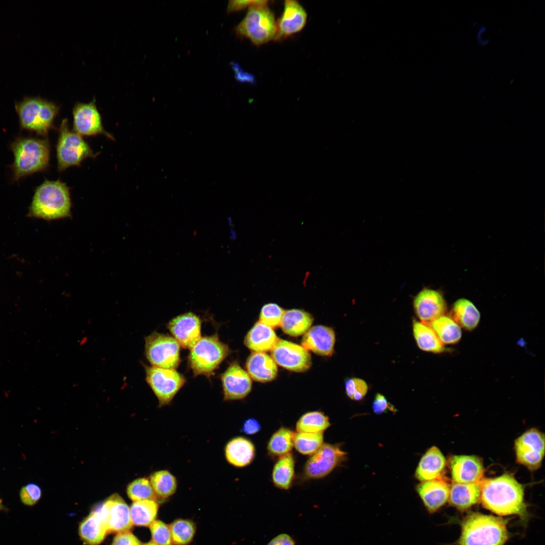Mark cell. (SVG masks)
Returning a JSON list of instances; mask_svg holds the SVG:
<instances>
[{"mask_svg":"<svg viewBox=\"0 0 545 545\" xmlns=\"http://www.w3.org/2000/svg\"><path fill=\"white\" fill-rule=\"evenodd\" d=\"M452 316L460 326L471 331L478 325L480 314L472 302L462 298L457 300L453 304Z\"/></svg>","mask_w":545,"mask_h":545,"instance_id":"obj_31","label":"cell"},{"mask_svg":"<svg viewBox=\"0 0 545 545\" xmlns=\"http://www.w3.org/2000/svg\"><path fill=\"white\" fill-rule=\"evenodd\" d=\"M268 1H231L228 4L227 11L233 12L243 10L253 5H267Z\"/></svg>","mask_w":545,"mask_h":545,"instance_id":"obj_47","label":"cell"},{"mask_svg":"<svg viewBox=\"0 0 545 545\" xmlns=\"http://www.w3.org/2000/svg\"><path fill=\"white\" fill-rule=\"evenodd\" d=\"M450 487L442 477L422 481L418 484L416 490L423 504L429 513H434L448 501Z\"/></svg>","mask_w":545,"mask_h":545,"instance_id":"obj_21","label":"cell"},{"mask_svg":"<svg viewBox=\"0 0 545 545\" xmlns=\"http://www.w3.org/2000/svg\"><path fill=\"white\" fill-rule=\"evenodd\" d=\"M112 545H142V543L128 531L118 533L114 537Z\"/></svg>","mask_w":545,"mask_h":545,"instance_id":"obj_46","label":"cell"},{"mask_svg":"<svg viewBox=\"0 0 545 545\" xmlns=\"http://www.w3.org/2000/svg\"><path fill=\"white\" fill-rule=\"evenodd\" d=\"M295 460L292 453L279 458L271 473L272 481L276 487L288 490L291 487L295 477Z\"/></svg>","mask_w":545,"mask_h":545,"instance_id":"obj_30","label":"cell"},{"mask_svg":"<svg viewBox=\"0 0 545 545\" xmlns=\"http://www.w3.org/2000/svg\"><path fill=\"white\" fill-rule=\"evenodd\" d=\"M225 456L227 462L234 467L242 468L250 464L255 456V447L248 439L236 437L226 445Z\"/></svg>","mask_w":545,"mask_h":545,"instance_id":"obj_24","label":"cell"},{"mask_svg":"<svg viewBox=\"0 0 545 545\" xmlns=\"http://www.w3.org/2000/svg\"><path fill=\"white\" fill-rule=\"evenodd\" d=\"M331 426L329 417L318 411L303 414L296 424L297 432L323 433Z\"/></svg>","mask_w":545,"mask_h":545,"instance_id":"obj_36","label":"cell"},{"mask_svg":"<svg viewBox=\"0 0 545 545\" xmlns=\"http://www.w3.org/2000/svg\"><path fill=\"white\" fill-rule=\"evenodd\" d=\"M158 504L154 500H143L134 502L130 508L133 525L149 526L156 517Z\"/></svg>","mask_w":545,"mask_h":545,"instance_id":"obj_33","label":"cell"},{"mask_svg":"<svg viewBox=\"0 0 545 545\" xmlns=\"http://www.w3.org/2000/svg\"><path fill=\"white\" fill-rule=\"evenodd\" d=\"M335 334L328 326L317 325L310 328L303 337L301 345L307 351L321 356H331L334 352Z\"/></svg>","mask_w":545,"mask_h":545,"instance_id":"obj_22","label":"cell"},{"mask_svg":"<svg viewBox=\"0 0 545 545\" xmlns=\"http://www.w3.org/2000/svg\"><path fill=\"white\" fill-rule=\"evenodd\" d=\"M143 545H157V544H156L155 543H154L153 541H150V542H147V543H145V544H144Z\"/></svg>","mask_w":545,"mask_h":545,"instance_id":"obj_50","label":"cell"},{"mask_svg":"<svg viewBox=\"0 0 545 545\" xmlns=\"http://www.w3.org/2000/svg\"><path fill=\"white\" fill-rule=\"evenodd\" d=\"M284 310L276 303H269L262 306L259 315V321L271 327L280 325Z\"/></svg>","mask_w":545,"mask_h":545,"instance_id":"obj_41","label":"cell"},{"mask_svg":"<svg viewBox=\"0 0 545 545\" xmlns=\"http://www.w3.org/2000/svg\"><path fill=\"white\" fill-rule=\"evenodd\" d=\"M346 393L348 397L353 400H362L366 395L368 386L363 379L352 377L346 380L345 384Z\"/></svg>","mask_w":545,"mask_h":545,"instance_id":"obj_43","label":"cell"},{"mask_svg":"<svg viewBox=\"0 0 545 545\" xmlns=\"http://www.w3.org/2000/svg\"><path fill=\"white\" fill-rule=\"evenodd\" d=\"M480 484V500L486 509L501 516L525 517L524 487L513 475L504 473L497 477L481 479Z\"/></svg>","mask_w":545,"mask_h":545,"instance_id":"obj_1","label":"cell"},{"mask_svg":"<svg viewBox=\"0 0 545 545\" xmlns=\"http://www.w3.org/2000/svg\"><path fill=\"white\" fill-rule=\"evenodd\" d=\"M56 150L60 172L70 167L79 166L85 159L97 155L81 135L70 129L67 119H64L60 125Z\"/></svg>","mask_w":545,"mask_h":545,"instance_id":"obj_8","label":"cell"},{"mask_svg":"<svg viewBox=\"0 0 545 545\" xmlns=\"http://www.w3.org/2000/svg\"><path fill=\"white\" fill-rule=\"evenodd\" d=\"M224 399L240 400L246 397L252 388L248 373L237 363H232L221 376Z\"/></svg>","mask_w":545,"mask_h":545,"instance_id":"obj_17","label":"cell"},{"mask_svg":"<svg viewBox=\"0 0 545 545\" xmlns=\"http://www.w3.org/2000/svg\"><path fill=\"white\" fill-rule=\"evenodd\" d=\"M11 149L14 156L12 169L15 181L43 171L49 166L50 147L47 140L20 137L12 143Z\"/></svg>","mask_w":545,"mask_h":545,"instance_id":"obj_3","label":"cell"},{"mask_svg":"<svg viewBox=\"0 0 545 545\" xmlns=\"http://www.w3.org/2000/svg\"><path fill=\"white\" fill-rule=\"evenodd\" d=\"M230 353L228 346L217 336H205L190 349L188 363L195 375H209Z\"/></svg>","mask_w":545,"mask_h":545,"instance_id":"obj_7","label":"cell"},{"mask_svg":"<svg viewBox=\"0 0 545 545\" xmlns=\"http://www.w3.org/2000/svg\"><path fill=\"white\" fill-rule=\"evenodd\" d=\"M15 107L21 128L42 136H46L53 128V122L60 110L55 103L39 96H25L16 102Z\"/></svg>","mask_w":545,"mask_h":545,"instance_id":"obj_5","label":"cell"},{"mask_svg":"<svg viewBox=\"0 0 545 545\" xmlns=\"http://www.w3.org/2000/svg\"><path fill=\"white\" fill-rule=\"evenodd\" d=\"M271 354L276 364L294 372L305 371L311 364L310 355L306 349L285 340L278 339Z\"/></svg>","mask_w":545,"mask_h":545,"instance_id":"obj_14","label":"cell"},{"mask_svg":"<svg viewBox=\"0 0 545 545\" xmlns=\"http://www.w3.org/2000/svg\"><path fill=\"white\" fill-rule=\"evenodd\" d=\"M169 527L175 545H188L193 540L196 531L195 524L186 519H177Z\"/></svg>","mask_w":545,"mask_h":545,"instance_id":"obj_38","label":"cell"},{"mask_svg":"<svg viewBox=\"0 0 545 545\" xmlns=\"http://www.w3.org/2000/svg\"><path fill=\"white\" fill-rule=\"evenodd\" d=\"M149 479L158 498H169L176 492L177 480L168 470H160L154 472L150 475Z\"/></svg>","mask_w":545,"mask_h":545,"instance_id":"obj_37","label":"cell"},{"mask_svg":"<svg viewBox=\"0 0 545 545\" xmlns=\"http://www.w3.org/2000/svg\"><path fill=\"white\" fill-rule=\"evenodd\" d=\"M295 435V433L291 429L280 427L272 434L267 443L269 455L279 458L289 453L294 447Z\"/></svg>","mask_w":545,"mask_h":545,"instance_id":"obj_34","label":"cell"},{"mask_svg":"<svg viewBox=\"0 0 545 545\" xmlns=\"http://www.w3.org/2000/svg\"><path fill=\"white\" fill-rule=\"evenodd\" d=\"M278 340L273 329L259 321L247 334L244 343L254 352H265L271 350Z\"/></svg>","mask_w":545,"mask_h":545,"instance_id":"obj_27","label":"cell"},{"mask_svg":"<svg viewBox=\"0 0 545 545\" xmlns=\"http://www.w3.org/2000/svg\"><path fill=\"white\" fill-rule=\"evenodd\" d=\"M95 511L102 519L108 532L128 531L132 527L130 508L117 494L110 496Z\"/></svg>","mask_w":545,"mask_h":545,"instance_id":"obj_13","label":"cell"},{"mask_svg":"<svg viewBox=\"0 0 545 545\" xmlns=\"http://www.w3.org/2000/svg\"><path fill=\"white\" fill-rule=\"evenodd\" d=\"M180 346L174 337L157 332L145 339V356L152 366L175 369L180 362Z\"/></svg>","mask_w":545,"mask_h":545,"instance_id":"obj_9","label":"cell"},{"mask_svg":"<svg viewBox=\"0 0 545 545\" xmlns=\"http://www.w3.org/2000/svg\"><path fill=\"white\" fill-rule=\"evenodd\" d=\"M73 131L82 136L102 134L111 140L114 136L106 131L94 99L88 103L78 102L73 109Z\"/></svg>","mask_w":545,"mask_h":545,"instance_id":"obj_15","label":"cell"},{"mask_svg":"<svg viewBox=\"0 0 545 545\" xmlns=\"http://www.w3.org/2000/svg\"><path fill=\"white\" fill-rule=\"evenodd\" d=\"M307 18L306 11L298 2L285 1L282 15L277 22L275 40L286 38L301 31L306 23Z\"/></svg>","mask_w":545,"mask_h":545,"instance_id":"obj_18","label":"cell"},{"mask_svg":"<svg viewBox=\"0 0 545 545\" xmlns=\"http://www.w3.org/2000/svg\"><path fill=\"white\" fill-rule=\"evenodd\" d=\"M480 481L454 482L450 487L448 501L450 505L460 511H465L478 503L481 494Z\"/></svg>","mask_w":545,"mask_h":545,"instance_id":"obj_26","label":"cell"},{"mask_svg":"<svg viewBox=\"0 0 545 545\" xmlns=\"http://www.w3.org/2000/svg\"><path fill=\"white\" fill-rule=\"evenodd\" d=\"M429 326L443 344H455L461 338L460 326L449 316L442 315L434 320Z\"/></svg>","mask_w":545,"mask_h":545,"instance_id":"obj_35","label":"cell"},{"mask_svg":"<svg viewBox=\"0 0 545 545\" xmlns=\"http://www.w3.org/2000/svg\"><path fill=\"white\" fill-rule=\"evenodd\" d=\"M372 410L375 414H380L388 411L396 412L395 407L389 403L386 397L380 393H377L372 402Z\"/></svg>","mask_w":545,"mask_h":545,"instance_id":"obj_45","label":"cell"},{"mask_svg":"<svg viewBox=\"0 0 545 545\" xmlns=\"http://www.w3.org/2000/svg\"><path fill=\"white\" fill-rule=\"evenodd\" d=\"M246 367L249 375L259 382H268L277 375V365L271 356L265 352H254L248 357Z\"/></svg>","mask_w":545,"mask_h":545,"instance_id":"obj_25","label":"cell"},{"mask_svg":"<svg viewBox=\"0 0 545 545\" xmlns=\"http://www.w3.org/2000/svg\"><path fill=\"white\" fill-rule=\"evenodd\" d=\"M454 482L471 483L481 480L484 468L480 458L473 455H455L450 460Z\"/></svg>","mask_w":545,"mask_h":545,"instance_id":"obj_20","label":"cell"},{"mask_svg":"<svg viewBox=\"0 0 545 545\" xmlns=\"http://www.w3.org/2000/svg\"><path fill=\"white\" fill-rule=\"evenodd\" d=\"M413 306L418 318L428 325L442 316L446 308L442 295L436 290L428 288L423 289L416 295Z\"/></svg>","mask_w":545,"mask_h":545,"instance_id":"obj_19","label":"cell"},{"mask_svg":"<svg viewBox=\"0 0 545 545\" xmlns=\"http://www.w3.org/2000/svg\"><path fill=\"white\" fill-rule=\"evenodd\" d=\"M267 5L250 6L236 29L239 35L248 38L256 45L275 40L277 34L275 16Z\"/></svg>","mask_w":545,"mask_h":545,"instance_id":"obj_6","label":"cell"},{"mask_svg":"<svg viewBox=\"0 0 545 545\" xmlns=\"http://www.w3.org/2000/svg\"><path fill=\"white\" fill-rule=\"evenodd\" d=\"M3 508H4V506H3V505L2 500L0 498V511L2 510V509H3Z\"/></svg>","mask_w":545,"mask_h":545,"instance_id":"obj_51","label":"cell"},{"mask_svg":"<svg viewBox=\"0 0 545 545\" xmlns=\"http://www.w3.org/2000/svg\"><path fill=\"white\" fill-rule=\"evenodd\" d=\"M413 333L417 345L421 350L435 353L444 351L443 343L429 325L414 321Z\"/></svg>","mask_w":545,"mask_h":545,"instance_id":"obj_32","label":"cell"},{"mask_svg":"<svg viewBox=\"0 0 545 545\" xmlns=\"http://www.w3.org/2000/svg\"><path fill=\"white\" fill-rule=\"evenodd\" d=\"M145 379L158 401L159 407L169 404L186 382L175 369L145 366Z\"/></svg>","mask_w":545,"mask_h":545,"instance_id":"obj_10","label":"cell"},{"mask_svg":"<svg viewBox=\"0 0 545 545\" xmlns=\"http://www.w3.org/2000/svg\"><path fill=\"white\" fill-rule=\"evenodd\" d=\"M509 538L507 521L478 512L468 514L461 524L458 545H505Z\"/></svg>","mask_w":545,"mask_h":545,"instance_id":"obj_2","label":"cell"},{"mask_svg":"<svg viewBox=\"0 0 545 545\" xmlns=\"http://www.w3.org/2000/svg\"><path fill=\"white\" fill-rule=\"evenodd\" d=\"M323 444V433L297 432L294 440L295 449L304 455H312Z\"/></svg>","mask_w":545,"mask_h":545,"instance_id":"obj_39","label":"cell"},{"mask_svg":"<svg viewBox=\"0 0 545 545\" xmlns=\"http://www.w3.org/2000/svg\"><path fill=\"white\" fill-rule=\"evenodd\" d=\"M71 207L70 190L66 183L46 180L36 188L30 210L33 216L54 220L68 217Z\"/></svg>","mask_w":545,"mask_h":545,"instance_id":"obj_4","label":"cell"},{"mask_svg":"<svg viewBox=\"0 0 545 545\" xmlns=\"http://www.w3.org/2000/svg\"><path fill=\"white\" fill-rule=\"evenodd\" d=\"M267 545H295L294 539L287 533H281L274 537Z\"/></svg>","mask_w":545,"mask_h":545,"instance_id":"obj_49","label":"cell"},{"mask_svg":"<svg viewBox=\"0 0 545 545\" xmlns=\"http://www.w3.org/2000/svg\"><path fill=\"white\" fill-rule=\"evenodd\" d=\"M201 326L200 318L192 312L177 316L168 324L174 339L186 349H191L201 338Z\"/></svg>","mask_w":545,"mask_h":545,"instance_id":"obj_16","label":"cell"},{"mask_svg":"<svg viewBox=\"0 0 545 545\" xmlns=\"http://www.w3.org/2000/svg\"><path fill=\"white\" fill-rule=\"evenodd\" d=\"M41 494L40 487L37 484L31 483L21 488L20 492V498L23 504L32 506L39 501Z\"/></svg>","mask_w":545,"mask_h":545,"instance_id":"obj_44","label":"cell"},{"mask_svg":"<svg viewBox=\"0 0 545 545\" xmlns=\"http://www.w3.org/2000/svg\"><path fill=\"white\" fill-rule=\"evenodd\" d=\"M261 425L257 420L250 418L246 419L242 426V431L247 434H254L260 431Z\"/></svg>","mask_w":545,"mask_h":545,"instance_id":"obj_48","label":"cell"},{"mask_svg":"<svg viewBox=\"0 0 545 545\" xmlns=\"http://www.w3.org/2000/svg\"><path fill=\"white\" fill-rule=\"evenodd\" d=\"M127 494L133 501L154 500L158 499L149 481L145 477L138 478L127 486Z\"/></svg>","mask_w":545,"mask_h":545,"instance_id":"obj_40","label":"cell"},{"mask_svg":"<svg viewBox=\"0 0 545 545\" xmlns=\"http://www.w3.org/2000/svg\"><path fill=\"white\" fill-rule=\"evenodd\" d=\"M517 462L534 470L538 468L544 455V435L535 428L524 432L515 442Z\"/></svg>","mask_w":545,"mask_h":545,"instance_id":"obj_12","label":"cell"},{"mask_svg":"<svg viewBox=\"0 0 545 545\" xmlns=\"http://www.w3.org/2000/svg\"><path fill=\"white\" fill-rule=\"evenodd\" d=\"M347 454L338 444L323 443L305 463L302 477L308 480L325 477L346 459Z\"/></svg>","mask_w":545,"mask_h":545,"instance_id":"obj_11","label":"cell"},{"mask_svg":"<svg viewBox=\"0 0 545 545\" xmlns=\"http://www.w3.org/2000/svg\"><path fill=\"white\" fill-rule=\"evenodd\" d=\"M79 532L86 544L98 545L104 540L108 531L99 515L94 510L81 522Z\"/></svg>","mask_w":545,"mask_h":545,"instance_id":"obj_29","label":"cell"},{"mask_svg":"<svg viewBox=\"0 0 545 545\" xmlns=\"http://www.w3.org/2000/svg\"><path fill=\"white\" fill-rule=\"evenodd\" d=\"M152 541L157 545H173L169 526L160 520H154L150 525Z\"/></svg>","mask_w":545,"mask_h":545,"instance_id":"obj_42","label":"cell"},{"mask_svg":"<svg viewBox=\"0 0 545 545\" xmlns=\"http://www.w3.org/2000/svg\"><path fill=\"white\" fill-rule=\"evenodd\" d=\"M446 460L440 449L433 446L421 458L415 471V477L421 482L442 478Z\"/></svg>","mask_w":545,"mask_h":545,"instance_id":"obj_23","label":"cell"},{"mask_svg":"<svg viewBox=\"0 0 545 545\" xmlns=\"http://www.w3.org/2000/svg\"><path fill=\"white\" fill-rule=\"evenodd\" d=\"M312 315L304 310L292 309L284 311L280 326L286 334L297 337L304 334L313 322Z\"/></svg>","mask_w":545,"mask_h":545,"instance_id":"obj_28","label":"cell"}]
</instances>
